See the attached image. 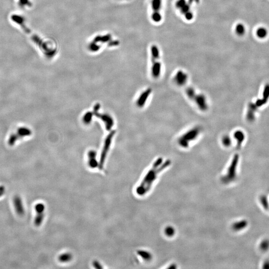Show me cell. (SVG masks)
I'll return each mask as SVG.
<instances>
[{
	"instance_id": "cell-8",
	"label": "cell",
	"mask_w": 269,
	"mask_h": 269,
	"mask_svg": "<svg viewBox=\"0 0 269 269\" xmlns=\"http://www.w3.org/2000/svg\"><path fill=\"white\" fill-rule=\"evenodd\" d=\"M189 81V74L181 69L177 71L172 78L173 84L178 88H182L187 86Z\"/></svg>"
},
{
	"instance_id": "cell-1",
	"label": "cell",
	"mask_w": 269,
	"mask_h": 269,
	"mask_svg": "<svg viewBox=\"0 0 269 269\" xmlns=\"http://www.w3.org/2000/svg\"><path fill=\"white\" fill-rule=\"evenodd\" d=\"M170 163V160L164 161L162 158H158L154 162L152 168L146 173L140 185L137 188V193L141 196L145 194L150 190L158 173L169 166Z\"/></svg>"
},
{
	"instance_id": "cell-23",
	"label": "cell",
	"mask_w": 269,
	"mask_h": 269,
	"mask_svg": "<svg viewBox=\"0 0 269 269\" xmlns=\"http://www.w3.org/2000/svg\"><path fill=\"white\" fill-rule=\"evenodd\" d=\"M194 1L196 2H197V3H198V2H199V0H194Z\"/></svg>"
},
{
	"instance_id": "cell-15",
	"label": "cell",
	"mask_w": 269,
	"mask_h": 269,
	"mask_svg": "<svg viewBox=\"0 0 269 269\" xmlns=\"http://www.w3.org/2000/svg\"><path fill=\"white\" fill-rule=\"evenodd\" d=\"M94 114L93 112H87L83 115L82 117V121L86 125H89L92 121Z\"/></svg>"
},
{
	"instance_id": "cell-7",
	"label": "cell",
	"mask_w": 269,
	"mask_h": 269,
	"mask_svg": "<svg viewBox=\"0 0 269 269\" xmlns=\"http://www.w3.org/2000/svg\"><path fill=\"white\" fill-rule=\"evenodd\" d=\"M193 1L194 0H189L188 1L186 0H178L176 3V7L188 21H190L193 19V15L191 9Z\"/></svg>"
},
{
	"instance_id": "cell-19",
	"label": "cell",
	"mask_w": 269,
	"mask_h": 269,
	"mask_svg": "<svg viewBox=\"0 0 269 269\" xmlns=\"http://www.w3.org/2000/svg\"><path fill=\"white\" fill-rule=\"evenodd\" d=\"M257 35L259 37H264L267 35V31L264 29H260L257 31Z\"/></svg>"
},
{
	"instance_id": "cell-2",
	"label": "cell",
	"mask_w": 269,
	"mask_h": 269,
	"mask_svg": "<svg viewBox=\"0 0 269 269\" xmlns=\"http://www.w3.org/2000/svg\"><path fill=\"white\" fill-rule=\"evenodd\" d=\"M203 131V128L201 126H193L188 128L177 137V145L182 149H188L199 140Z\"/></svg>"
},
{
	"instance_id": "cell-22",
	"label": "cell",
	"mask_w": 269,
	"mask_h": 269,
	"mask_svg": "<svg viewBox=\"0 0 269 269\" xmlns=\"http://www.w3.org/2000/svg\"><path fill=\"white\" fill-rule=\"evenodd\" d=\"M93 266L95 267V268H102V267L100 266V264L99 263V262H98L97 261L94 262L93 263Z\"/></svg>"
},
{
	"instance_id": "cell-3",
	"label": "cell",
	"mask_w": 269,
	"mask_h": 269,
	"mask_svg": "<svg viewBox=\"0 0 269 269\" xmlns=\"http://www.w3.org/2000/svg\"><path fill=\"white\" fill-rule=\"evenodd\" d=\"M185 94L187 99L198 111L202 113L209 111V102L205 94L197 91L192 86H187L185 89Z\"/></svg>"
},
{
	"instance_id": "cell-12",
	"label": "cell",
	"mask_w": 269,
	"mask_h": 269,
	"mask_svg": "<svg viewBox=\"0 0 269 269\" xmlns=\"http://www.w3.org/2000/svg\"><path fill=\"white\" fill-rule=\"evenodd\" d=\"M13 201L16 212L19 216H23L25 212L21 198L18 195H16L14 198Z\"/></svg>"
},
{
	"instance_id": "cell-10",
	"label": "cell",
	"mask_w": 269,
	"mask_h": 269,
	"mask_svg": "<svg viewBox=\"0 0 269 269\" xmlns=\"http://www.w3.org/2000/svg\"><path fill=\"white\" fill-rule=\"evenodd\" d=\"M152 89L148 88L140 94L136 102V105L138 108H142L145 106L148 99H149L150 95H152Z\"/></svg>"
},
{
	"instance_id": "cell-17",
	"label": "cell",
	"mask_w": 269,
	"mask_h": 269,
	"mask_svg": "<svg viewBox=\"0 0 269 269\" xmlns=\"http://www.w3.org/2000/svg\"><path fill=\"white\" fill-rule=\"evenodd\" d=\"M245 32L244 25L241 24H239L236 26V32L238 35H242Z\"/></svg>"
},
{
	"instance_id": "cell-5",
	"label": "cell",
	"mask_w": 269,
	"mask_h": 269,
	"mask_svg": "<svg viewBox=\"0 0 269 269\" xmlns=\"http://www.w3.org/2000/svg\"><path fill=\"white\" fill-rule=\"evenodd\" d=\"M115 133H116L115 131L112 130V131H110L109 134L106 136V137L105 138L104 141L103 143V148L102 149L101 153L100 158L99 165H98V167L100 170H103V168H104L107 154L108 153L111 147V144H112V141L113 140L114 137L115 136Z\"/></svg>"
},
{
	"instance_id": "cell-9",
	"label": "cell",
	"mask_w": 269,
	"mask_h": 269,
	"mask_svg": "<svg viewBox=\"0 0 269 269\" xmlns=\"http://www.w3.org/2000/svg\"><path fill=\"white\" fill-rule=\"evenodd\" d=\"M162 0H152L151 7L152 9V19L154 22H159L162 19Z\"/></svg>"
},
{
	"instance_id": "cell-4",
	"label": "cell",
	"mask_w": 269,
	"mask_h": 269,
	"mask_svg": "<svg viewBox=\"0 0 269 269\" xmlns=\"http://www.w3.org/2000/svg\"><path fill=\"white\" fill-rule=\"evenodd\" d=\"M151 52V68L150 74L152 78L158 80L161 77L162 72V65L160 57V52L156 45H152Z\"/></svg>"
},
{
	"instance_id": "cell-14",
	"label": "cell",
	"mask_w": 269,
	"mask_h": 269,
	"mask_svg": "<svg viewBox=\"0 0 269 269\" xmlns=\"http://www.w3.org/2000/svg\"><path fill=\"white\" fill-rule=\"evenodd\" d=\"M220 141L221 145L225 148H229L231 146V139L228 134H222Z\"/></svg>"
},
{
	"instance_id": "cell-16",
	"label": "cell",
	"mask_w": 269,
	"mask_h": 269,
	"mask_svg": "<svg viewBox=\"0 0 269 269\" xmlns=\"http://www.w3.org/2000/svg\"><path fill=\"white\" fill-rule=\"evenodd\" d=\"M71 258V255L70 254H63L58 257V260L60 262L66 263L70 261Z\"/></svg>"
},
{
	"instance_id": "cell-6",
	"label": "cell",
	"mask_w": 269,
	"mask_h": 269,
	"mask_svg": "<svg viewBox=\"0 0 269 269\" xmlns=\"http://www.w3.org/2000/svg\"><path fill=\"white\" fill-rule=\"evenodd\" d=\"M100 108V105L99 103H96L94 106L93 108L94 115L97 117L98 118L101 120L102 122L104 124L105 127L107 131H112V128L113 127L114 122L110 115L107 113H99V111Z\"/></svg>"
},
{
	"instance_id": "cell-20",
	"label": "cell",
	"mask_w": 269,
	"mask_h": 269,
	"mask_svg": "<svg viewBox=\"0 0 269 269\" xmlns=\"http://www.w3.org/2000/svg\"><path fill=\"white\" fill-rule=\"evenodd\" d=\"M174 230L172 227H168L166 230V233L169 236H173L174 234Z\"/></svg>"
},
{
	"instance_id": "cell-13",
	"label": "cell",
	"mask_w": 269,
	"mask_h": 269,
	"mask_svg": "<svg viewBox=\"0 0 269 269\" xmlns=\"http://www.w3.org/2000/svg\"><path fill=\"white\" fill-rule=\"evenodd\" d=\"M96 156V152L95 150H90L88 153L87 157L88 158V165L91 169H94L98 166L99 164L97 161Z\"/></svg>"
},
{
	"instance_id": "cell-21",
	"label": "cell",
	"mask_w": 269,
	"mask_h": 269,
	"mask_svg": "<svg viewBox=\"0 0 269 269\" xmlns=\"http://www.w3.org/2000/svg\"><path fill=\"white\" fill-rule=\"evenodd\" d=\"M5 186H3V185L0 186V197H2L5 194Z\"/></svg>"
},
{
	"instance_id": "cell-18",
	"label": "cell",
	"mask_w": 269,
	"mask_h": 269,
	"mask_svg": "<svg viewBox=\"0 0 269 269\" xmlns=\"http://www.w3.org/2000/svg\"><path fill=\"white\" fill-rule=\"evenodd\" d=\"M138 254L140 255V256L142 257V258L144 259H148L149 260V259L150 258V254L149 253H147V252H145V251H138Z\"/></svg>"
},
{
	"instance_id": "cell-11",
	"label": "cell",
	"mask_w": 269,
	"mask_h": 269,
	"mask_svg": "<svg viewBox=\"0 0 269 269\" xmlns=\"http://www.w3.org/2000/svg\"><path fill=\"white\" fill-rule=\"evenodd\" d=\"M35 210L37 212V215L34 219V225L38 227L41 225L44 220L45 217V206L42 203H38L35 205Z\"/></svg>"
}]
</instances>
